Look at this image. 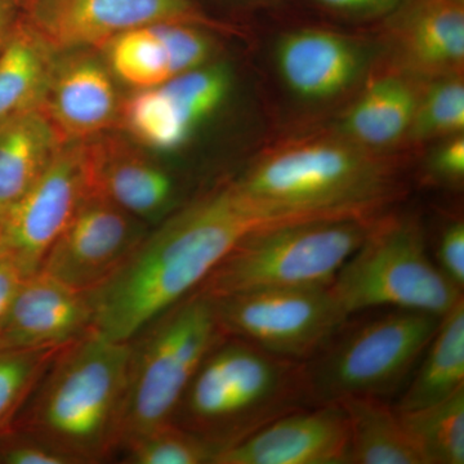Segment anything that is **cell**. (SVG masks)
<instances>
[{
	"instance_id": "18",
	"label": "cell",
	"mask_w": 464,
	"mask_h": 464,
	"mask_svg": "<svg viewBox=\"0 0 464 464\" xmlns=\"http://www.w3.org/2000/svg\"><path fill=\"white\" fill-rule=\"evenodd\" d=\"M277 72L301 99H334L359 81L369 61L364 44L319 29L285 34L275 50Z\"/></svg>"
},
{
	"instance_id": "14",
	"label": "cell",
	"mask_w": 464,
	"mask_h": 464,
	"mask_svg": "<svg viewBox=\"0 0 464 464\" xmlns=\"http://www.w3.org/2000/svg\"><path fill=\"white\" fill-rule=\"evenodd\" d=\"M93 51L58 53L39 105L65 143L93 139L121 121L114 75Z\"/></svg>"
},
{
	"instance_id": "35",
	"label": "cell",
	"mask_w": 464,
	"mask_h": 464,
	"mask_svg": "<svg viewBox=\"0 0 464 464\" xmlns=\"http://www.w3.org/2000/svg\"><path fill=\"white\" fill-rule=\"evenodd\" d=\"M17 25V12L14 0H0V51Z\"/></svg>"
},
{
	"instance_id": "32",
	"label": "cell",
	"mask_w": 464,
	"mask_h": 464,
	"mask_svg": "<svg viewBox=\"0 0 464 464\" xmlns=\"http://www.w3.org/2000/svg\"><path fill=\"white\" fill-rule=\"evenodd\" d=\"M430 169L438 179L445 181H462L464 177L463 134L449 137L448 141L433 152Z\"/></svg>"
},
{
	"instance_id": "9",
	"label": "cell",
	"mask_w": 464,
	"mask_h": 464,
	"mask_svg": "<svg viewBox=\"0 0 464 464\" xmlns=\"http://www.w3.org/2000/svg\"><path fill=\"white\" fill-rule=\"evenodd\" d=\"M213 301L226 335L295 362L316 355L348 319L329 286L253 290Z\"/></svg>"
},
{
	"instance_id": "26",
	"label": "cell",
	"mask_w": 464,
	"mask_h": 464,
	"mask_svg": "<svg viewBox=\"0 0 464 464\" xmlns=\"http://www.w3.org/2000/svg\"><path fill=\"white\" fill-rule=\"evenodd\" d=\"M398 413L423 464L464 463V389L436 404Z\"/></svg>"
},
{
	"instance_id": "36",
	"label": "cell",
	"mask_w": 464,
	"mask_h": 464,
	"mask_svg": "<svg viewBox=\"0 0 464 464\" xmlns=\"http://www.w3.org/2000/svg\"><path fill=\"white\" fill-rule=\"evenodd\" d=\"M458 2L464 3V0H458Z\"/></svg>"
},
{
	"instance_id": "13",
	"label": "cell",
	"mask_w": 464,
	"mask_h": 464,
	"mask_svg": "<svg viewBox=\"0 0 464 464\" xmlns=\"http://www.w3.org/2000/svg\"><path fill=\"white\" fill-rule=\"evenodd\" d=\"M213 464H350V424L338 402L299 409L274 420Z\"/></svg>"
},
{
	"instance_id": "11",
	"label": "cell",
	"mask_w": 464,
	"mask_h": 464,
	"mask_svg": "<svg viewBox=\"0 0 464 464\" xmlns=\"http://www.w3.org/2000/svg\"><path fill=\"white\" fill-rule=\"evenodd\" d=\"M148 232L145 222L90 194L52 244L39 271L70 288L92 292L116 273Z\"/></svg>"
},
{
	"instance_id": "31",
	"label": "cell",
	"mask_w": 464,
	"mask_h": 464,
	"mask_svg": "<svg viewBox=\"0 0 464 464\" xmlns=\"http://www.w3.org/2000/svg\"><path fill=\"white\" fill-rule=\"evenodd\" d=\"M440 271L458 289L464 286V224L456 221L448 225L439 237L436 261Z\"/></svg>"
},
{
	"instance_id": "22",
	"label": "cell",
	"mask_w": 464,
	"mask_h": 464,
	"mask_svg": "<svg viewBox=\"0 0 464 464\" xmlns=\"http://www.w3.org/2000/svg\"><path fill=\"white\" fill-rule=\"evenodd\" d=\"M417 101V94L405 79L381 76L366 87L348 110L342 130L355 145H390L409 132Z\"/></svg>"
},
{
	"instance_id": "3",
	"label": "cell",
	"mask_w": 464,
	"mask_h": 464,
	"mask_svg": "<svg viewBox=\"0 0 464 464\" xmlns=\"http://www.w3.org/2000/svg\"><path fill=\"white\" fill-rule=\"evenodd\" d=\"M304 362L226 335L201 362L170 423L218 453L234 447L284 415L310 408Z\"/></svg>"
},
{
	"instance_id": "20",
	"label": "cell",
	"mask_w": 464,
	"mask_h": 464,
	"mask_svg": "<svg viewBox=\"0 0 464 464\" xmlns=\"http://www.w3.org/2000/svg\"><path fill=\"white\" fill-rule=\"evenodd\" d=\"M63 145L41 106L0 121V218L32 188Z\"/></svg>"
},
{
	"instance_id": "25",
	"label": "cell",
	"mask_w": 464,
	"mask_h": 464,
	"mask_svg": "<svg viewBox=\"0 0 464 464\" xmlns=\"http://www.w3.org/2000/svg\"><path fill=\"white\" fill-rule=\"evenodd\" d=\"M136 141L155 151H176L190 140L198 125L164 88L139 90L121 103V121Z\"/></svg>"
},
{
	"instance_id": "6",
	"label": "cell",
	"mask_w": 464,
	"mask_h": 464,
	"mask_svg": "<svg viewBox=\"0 0 464 464\" xmlns=\"http://www.w3.org/2000/svg\"><path fill=\"white\" fill-rule=\"evenodd\" d=\"M377 219L343 217L255 232L237 243L197 290L219 298L253 290L329 286Z\"/></svg>"
},
{
	"instance_id": "33",
	"label": "cell",
	"mask_w": 464,
	"mask_h": 464,
	"mask_svg": "<svg viewBox=\"0 0 464 464\" xmlns=\"http://www.w3.org/2000/svg\"><path fill=\"white\" fill-rule=\"evenodd\" d=\"M27 275L11 253L0 246V328L7 319L18 290Z\"/></svg>"
},
{
	"instance_id": "12",
	"label": "cell",
	"mask_w": 464,
	"mask_h": 464,
	"mask_svg": "<svg viewBox=\"0 0 464 464\" xmlns=\"http://www.w3.org/2000/svg\"><path fill=\"white\" fill-rule=\"evenodd\" d=\"M25 24L56 53L96 50L160 23H200L191 0H24Z\"/></svg>"
},
{
	"instance_id": "30",
	"label": "cell",
	"mask_w": 464,
	"mask_h": 464,
	"mask_svg": "<svg viewBox=\"0 0 464 464\" xmlns=\"http://www.w3.org/2000/svg\"><path fill=\"white\" fill-rule=\"evenodd\" d=\"M0 464H76L75 460L32 433L9 429L0 436Z\"/></svg>"
},
{
	"instance_id": "27",
	"label": "cell",
	"mask_w": 464,
	"mask_h": 464,
	"mask_svg": "<svg viewBox=\"0 0 464 464\" xmlns=\"http://www.w3.org/2000/svg\"><path fill=\"white\" fill-rule=\"evenodd\" d=\"M118 453L128 464H213L218 450L194 433L168 423L125 440Z\"/></svg>"
},
{
	"instance_id": "17",
	"label": "cell",
	"mask_w": 464,
	"mask_h": 464,
	"mask_svg": "<svg viewBox=\"0 0 464 464\" xmlns=\"http://www.w3.org/2000/svg\"><path fill=\"white\" fill-rule=\"evenodd\" d=\"M93 326L90 293L50 275H30L18 290L2 328L0 350L63 347Z\"/></svg>"
},
{
	"instance_id": "1",
	"label": "cell",
	"mask_w": 464,
	"mask_h": 464,
	"mask_svg": "<svg viewBox=\"0 0 464 464\" xmlns=\"http://www.w3.org/2000/svg\"><path fill=\"white\" fill-rule=\"evenodd\" d=\"M310 222L244 194L234 181L174 210L132 255L90 293L92 329L132 340L143 326L195 292L244 237L266 228Z\"/></svg>"
},
{
	"instance_id": "23",
	"label": "cell",
	"mask_w": 464,
	"mask_h": 464,
	"mask_svg": "<svg viewBox=\"0 0 464 464\" xmlns=\"http://www.w3.org/2000/svg\"><path fill=\"white\" fill-rule=\"evenodd\" d=\"M338 404L350 424V464H423L386 399L348 398Z\"/></svg>"
},
{
	"instance_id": "34",
	"label": "cell",
	"mask_w": 464,
	"mask_h": 464,
	"mask_svg": "<svg viewBox=\"0 0 464 464\" xmlns=\"http://www.w3.org/2000/svg\"><path fill=\"white\" fill-rule=\"evenodd\" d=\"M324 7L353 16H382L392 14L402 0H316Z\"/></svg>"
},
{
	"instance_id": "15",
	"label": "cell",
	"mask_w": 464,
	"mask_h": 464,
	"mask_svg": "<svg viewBox=\"0 0 464 464\" xmlns=\"http://www.w3.org/2000/svg\"><path fill=\"white\" fill-rule=\"evenodd\" d=\"M91 194L100 195L140 221L160 224L172 215L177 183L166 168L121 136L108 132L83 141Z\"/></svg>"
},
{
	"instance_id": "21",
	"label": "cell",
	"mask_w": 464,
	"mask_h": 464,
	"mask_svg": "<svg viewBox=\"0 0 464 464\" xmlns=\"http://www.w3.org/2000/svg\"><path fill=\"white\" fill-rule=\"evenodd\" d=\"M413 373L395 406L399 411L426 408L464 389L463 297L440 317L438 329Z\"/></svg>"
},
{
	"instance_id": "4",
	"label": "cell",
	"mask_w": 464,
	"mask_h": 464,
	"mask_svg": "<svg viewBox=\"0 0 464 464\" xmlns=\"http://www.w3.org/2000/svg\"><path fill=\"white\" fill-rule=\"evenodd\" d=\"M234 183L267 206L322 218L375 216L396 191L390 168L350 141L280 150Z\"/></svg>"
},
{
	"instance_id": "28",
	"label": "cell",
	"mask_w": 464,
	"mask_h": 464,
	"mask_svg": "<svg viewBox=\"0 0 464 464\" xmlns=\"http://www.w3.org/2000/svg\"><path fill=\"white\" fill-rule=\"evenodd\" d=\"M60 348L0 350V436L12 429Z\"/></svg>"
},
{
	"instance_id": "19",
	"label": "cell",
	"mask_w": 464,
	"mask_h": 464,
	"mask_svg": "<svg viewBox=\"0 0 464 464\" xmlns=\"http://www.w3.org/2000/svg\"><path fill=\"white\" fill-rule=\"evenodd\" d=\"M396 39L409 65L431 75H458L464 61V3L409 0L395 9Z\"/></svg>"
},
{
	"instance_id": "10",
	"label": "cell",
	"mask_w": 464,
	"mask_h": 464,
	"mask_svg": "<svg viewBox=\"0 0 464 464\" xmlns=\"http://www.w3.org/2000/svg\"><path fill=\"white\" fill-rule=\"evenodd\" d=\"M90 194L83 141L65 143L32 188L0 218V246L27 276L38 273L52 244Z\"/></svg>"
},
{
	"instance_id": "8",
	"label": "cell",
	"mask_w": 464,
	"mask_h": 464,
	"mask_svg": "<svg viewBox=\"0 0 464 464\" xmlns=\"http://www.w3.org/2000/svg\"><path fill=\"white\" fill-rule=\"evenodd\" d=\"M346 317L382 308L441 317L463 297L429 255L420 222L377 219L329 285Z\"/></svg>"
},
{
	"instance_id": "29",
	"label": "cell",
	"mask_w": 464,
	"mask_h": 464,
	"mask_svg": "<svg viewBox=\"0 0 464 464\" xmlns=\"http://www.w3.org/2000/svg\"><path fill=\"white\" fill-rule=\"evenodd\" d=\"M463 130L462 79L458 75L440 76L422 97H418L409 136L420 141L435 137L456 136Z\"/></svg>"
},
{
	"instance_id": "16",
	"label": "cell",
	"mask_w": 464,
	"mask_h": 464,
	"mask_svg": "<svg viewBox=\"0 0 464 464\" xmlns=\"http://www.w3.org/2000/svg\"><path fill=\"white\" fill-rule=\"evenodd\" d=\"M100 50L114 78L139 91L207 65L213 44L194 24L160 23L121 34Z\"/></svg>"
},
{
	"instance_id": "24",
	"label": "cell",
	"mask_w": 464,
	"mask_h": 464,
	"mask_svg": "<svg viewBox=\"0 0 464 464\" xmlns=\"http://www.w3.org/2000/svg\"><path fill=\"white\" fill-rule=\"evenodd\" d=\"M57 54L25 23H17L0 51V121L41 105Z\"/></svg>"
},
{
	"instance_id": "7",
	"label": "cell",
	"mask_w": 464,
	"mask_h": 464,
	"mask_svg": "<svg viewBox=\"0 0 464 464\" xmlns=\"http://www.w3.org/2000/svg\"><path fill=\"white\" fill-rule=\"evenodd\" d=\"M225 337L215 301L195 290L130 340V381L119 448L125 440L170 423L201 362Z\"/></svg>"
},
{
	"instance_id": "2",
	"label": "cell",
	"mask_w": 464,
	"mask_h": 464,
	"mask_svg": "<svg viewBox=\"0 0 464 464\" xmlns=\"http://www.w3.org/2000/svg\"><path fill=\"white\" fill-rule=\"evenodd\" d=\"M130 343L91 329L57 351L14 423L76 464L106 462L123 429Z\"/></svg>"
},
{
	"instance_id": "5",
	"label": "cell",
	"mask_w": 464,
	"mask_h": 464,
	"mask_svg": "<svg viewBox=\"0 0 464 464\" xmlns=\"http://www.w3.org/2000/svg\"><path fill=\"white\" fill-rule=\"evenodd\" d=\"M342 324L322 350L304 362L308 405L348 398L389 400L408 383L438 329L440 317L382 308Z\"/></svg>"
}]
</instances>
